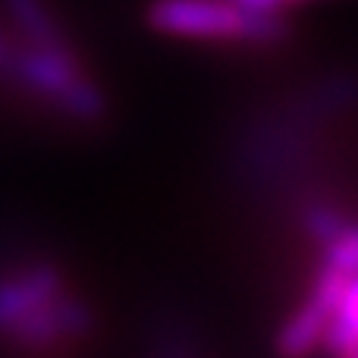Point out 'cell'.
Wrapping results in <instances>:
<instances>
[{"label": "cell", "mask_w": 358, "mask_h": 358, "mask_svg": "<svg viewBox=\"0 0 358 358\" xmlns=\"http://www.w3.org/2000/svg\"><path fill=\"white\" fill-rule=\"evenodd\" d=\"M302 3H311V0H292V6H302Z\"/></svg>", "instance_id": "11"}, {"label": "cell", "mask_w": 358, "mask_h": 358, "mask_svg": "<svg viewBox=\"0 0 358 358\" xmlns=\"http://www.w3.org/2000/svg\"><path fill=\"white\" fill-rule=\"evenodd\" d=\"M349 220H352V217H346L340 208H336V204L315 201V204H308V208L302 210V233L308 236V239H315L317 245L324 248L343 227H346Z\"/></svg>", "instance_id": "7"}, {"label": "cell", "mask_w": 358, "mask_h": 358, "mask_svg": "<svg viewBox=\"0 0 358 358\" xmlns=\"http://www.w3.org/2000/svg\"><path fill=\"white\" fill-rule=\"evenodd\" d=\"M324 261L340 267L349 277H358V223L349 220L334 239L324 245Z\"/></svg>", "instance_id": "8"}, {"label": "cell", "mask_w": 358, "mask_h": 358, "mask_svg": "<svg viewBox=\"0 0 358 358\" xmlns=\"http://www.w3.org/2000/svg\"><path fill=\"white\" fill-rule=\"evenodd\" d=\"M16 54H19V35L13 31V25L0 22V79L10 82L13 66H16Z\"/></svg>", "instance_id": "9"}, {"label": "cell", "mask_w": 358, "mask_h": 358, "mask_svg": "<svg viewBox=\"0 0 358 358\" xmlns=\"http://www.w3.org/2000/svg\"><path fill=\"white\" fill-rule=\"evenodd\" d=\"M94 334V311L69 289L63 267L29 261L0 273V336L29 352H50Z\"/></svg>", "instance_id": "1"}, {"label": "cell", "mask_w": 358, "mask_h": 358, "mask_svg": "<svg viewBox=\"0 0 358 358\" xmlns=\"http://www.w3.org/2000/svg\"><path fill=\"white\" fill-rule=\"evenodd\" d=\"M327 324H330V315L317 302H311V299L305 296L302 305L280 324L273 346L283 355H308V352H315V349H321Z\"/></svg>", "instance_id": "4"}, {"label": "cell", "mask_w": 358, "mask_h": 358, "mask_svg": "<svg viewBox=\"0 0 358 358\" xmlns=\"http://www.w3.org/2000/svg\"><path fill=\"white\" fill-rule=\"evenodd\" d=\"M145 22L157 35L204 44L271 48L289 35L286 13L248 10L236 0H151Z\"/></svg>", "instance_id": "2"}, {"label": "cell", "mask_w": 358, "mask_h": 358, "mask_svg": "<svg viewBox=\"0 0 358 358\" xmlns=\"http://www.w3.org/2000/svg\"><path fill=\"white\" fill-rule=\"evenodd\" d=\"M29 98L54 107L66 120L82 126H94L107 117V98L85 60L73 44H25L19 41L16 66L10 76Z\"/></svg>", "instance_id": "3"}, {"label": "cell", "mask_w": 358, "mask_h": 358, "mask_svg": "<svg viewBox=\"0 0 358 358\" xmlns=\"http://www.w3.org/2000/svg\"><path fill=\"white\" fill-rule=\"evenodd\" d=\"M236 3L248 6V10H264V13H286L292 0H236Z\"/></svg>", "instance_id": "10"}, {"label": "cell", "mask_w": 358, "mask_h": 358, "mask_svg": "<svg viewBox=\"0 0 358 358\" xmlns=\"http://www.w3.org/2000/svg\"><path fill=\"white\" fill-rule=\"evenodd\" d=\"M321 349L334 355L358 358V277L349 280V286L343 289L340 305L324 330Z\"/></svg>", "instance_id": "6"}, {"label": "cell", "mask_w": 358, "mask_h": 358, "mask_svg": "<svg viewBox=\"0 0 358 358\" xmlns=\"http://www.w3.org/2000/svg\"><path fill=\"white\" fill-rule=\"evenodd\" d=\"M6 16H10L13 31L19 35V41L25 44H69L66 31L60 29L57 16L50 13V6L44 0H3Z\"/></svg>", "instance_id": "5"}]
</instances>
